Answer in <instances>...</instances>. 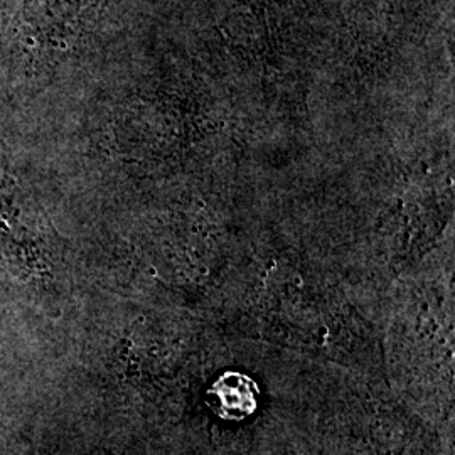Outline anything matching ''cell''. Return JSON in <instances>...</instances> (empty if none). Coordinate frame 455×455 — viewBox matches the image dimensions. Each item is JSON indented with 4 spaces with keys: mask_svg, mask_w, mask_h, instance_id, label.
<instances>
[{
    "mask_svg": "<svg viewBox=\"0 0 455 455\" xmlns=\"http://www.w3.org/2000/svg\"><path fill=\"white\" fill-rule=\"evenodd\" d=\"M0 455H39L29 451V449H12V447H7V449H0Z\"/></svg>",
    "mask_w": 455,
    "mask_h": 455,
    "instance_id": "6da1fadb",
    "label": "cell"
}]
</instances>
